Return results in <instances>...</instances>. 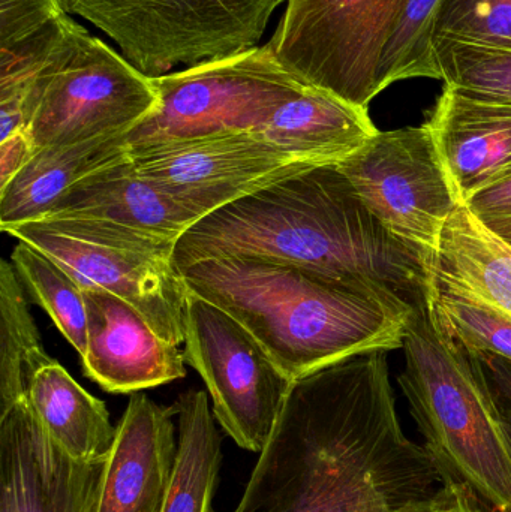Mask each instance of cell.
<instances>
[{"label": "cell", "mask_w": 511, "mask_h": 512, "mask_svg": "<svg viewBox=\"0 0 511 512\" xmlns=\"http://www.w3.org/2000/svg\"><path fill=\"white\" fill-rule=\"evenodd\" d=\"M443 0H407L380 65L381 92L413 78L441 80L435 33Z\"/></svg>", "instance_id": "27"}, {"label": "cell", "mask_w": 511, "mask_h": 512, "mask_svg": "<svg viewBox=\"0 0 511 512\" xmlns=\"http://www.w3.org/2000/svg\"><path fill=\"white\" fill-rule=\"evenodd\" d=\"M11 264L27 294L83 357L87 348V307L77 280L53 258L24 242H18L12 251Z\"/></svg>", "instance_id": "25"}, {"label": "cell", "mask_w": 511, "mask_h": 512, "mask_svg": "<svg viewBox=\"0 0 511 512\" xmlns=\"http://www.w3.org/2000/svg\"><path fill=\"white\" fill-rule=\"evenodd\" d=\"M87 378L113 394H134L186 376L185 352L162 339L122 298L104 289H83Z\"/></svg>", "instance_id": "14"}, {"label": "cell", "mask_w": 511, "mask_h": 512, "mask_svg": "<svg viewBox=\"0 0 511 512\" xmlns=\"http://www.w3.org/2000/svg\"><path fill=\"white\" fill-rule=\"evenodd\" d=\"M387 352L293 382L233 512H420L437 498L450 477L405 435Z\"/></svg>", "instance_id": "1"}, {"label": "cell", "mask_w": 511, "mask_h": 512, "mask_svg": "<svg viewBox=\"0 0 511 512\" xmlns=\"http://www.w3.org/2000/svg\"><path fill=\"white\" fill-rule=\"evenodd\" d=\"M507 177H511V161L506 165V167L503 168V170L500 171V174L495 177V180L492 183L500 182V180L507 179ZM486 188H488V186H486Z\"/></svg>", "instance_id": "37"}, {"label": "cell", "mask_w": 511, "mask_h": 512, "mask_svg": "<svg viewBox=\"0 0 511 512\" xmlns=\"http://www.w3.org/2000/svg\"><path fill=\"white\" fill-rule=\"evenodd\" d=\"M62 265L83 289H104L131 304L150 327L180 346L186 339L189 289L173 255L105 239L65 221L5 231Z\"/></svg>", "instance_id": "11"}, {"label": "cell", "mask_w": 511, "mask_h": 512, "mask_svg": "<svg viewBox=\"0 0 511 512\" xmlns=\"http://www.w3.org/2000/svg\"><path fill=\"white\" fill-rule=\"evenodd\" d=\"M434 48L444 84L511 102V41L437 36Z\"/></svg>", "instance_id": "26"}, {"label": "cell", "mask_w": 511, "mask_h": 512, "mask_svg": "<svg viewBox=\"0 0 511 512\" xmlns=\"http://www.w3.org/2000/svg\"><path fill=\"white\" fill-rule=\"evenodd\" d=\"M432 268L438 291L511 318V245L467 204L447 221Z\"/></svg>", "instance_id": "18"}, {"label": "cell", "mask_w": 511, "mask_h": 512, "mask_svg": "<svg viewBox=\"0 0 511 512\" xmlns=\"http://www.w3.org/2000/svg\"><path fill=\"white\" fill-rule=\"evenodd\" d=\"M144 179L198 218L297 171L317 167L260 132H224L126 147Z\"/></svg>", "instance_id": "12"}, {"label": "cell", "mask_w": 511, "mask_h": 512, "mask_svg": "<svg viewBox=\"0 0 511 512\" xmlns=\"http://www.w3.org/2000/svg\"><path fill=\"white\" fill-rule=\"evenodd\" d=\"M51 219L116 225L174 245L200 221L144 179L126 152L75 183L42 221Z\"/></svg>", "instance_id": "17"}, {"label": "cell", "mask_w": 511, "mask_h": 512, "mask_svg": "<svg viewBox=\"0 0 511 512\" xmlns=\"http://www.w3.org/2000/svg\"><path fill=\"white\" fill-rule=\"evenodd\" d=\"M125 137L36 150L26 167L0 189V230L42 221L75 183L126 152Z\"/></svg>", "instance_id": "21"}, {"label": "cell", "mask_w": 511, "mask_h": 512, "mask_svg": "<svg viewBox=\"0 0 511 512\" xmlns=\"http://www.w3.org/2000/svg\"><path fill=\"white\" fill-rule=\"evenodd\" d=\"M83 30L65 14L30 38L0 48V141L27 131L33 87L65 59Z\"/></svg>", "instance_id": "23"}, {"label": "cell", "mask_w": 511, "mask_h": 512, "mask_svg": "<svg viewBox=\"0 0 511 512\" xmlns=\"http://www.w3.org/2000/svg\"><path fill=\"white\" fill-rule=\"evenodd\" d=\"M183 352L206 384L221 429L243 450L260 454L293 381L237 319L191 291Z\"/></svg>", "instance_id": "9"}, {"label": "cell", "mask_w": 511, "mask_h": 512, "mask_svg": "<svg viewBox=\"0 0 511 512\" xmlns=\"http://www.w3.org/2000/svg\"><path fill=\"white\" fill-rule=\"evenodd\" d=\"M437 36L511 41V0H443Z\"/></svg>", "instance_id": "29"}, {"label": "cell", "mask_w": 511, "mask_h": 512, "mask_svg": "<svg viewBox=\"0 0 511 512\" xmlns=\"http://www.w3.org/2000/svg\"><path fill=\"white\" fill-rule=\"evenodd\" d=\"M267 45L306 86L368 108L381 93L380 65L407 0H285Z\"/></svg>", "instance_id": "7"}, {"label": "cell", "mask_w": 511, "mask_h": 512, "mask_svg": "<svg viewBox=\"0 0 511 512\" xmlns=\"http://www.w3.org/2000/svg\"><path fill=\"white\" fill-rule=\"evenodd\" d=\"M284 0H62L156 78L258 47Z\"/></svg>", "instance_id": "5"}, {"label": "cell", "mask_w": 511, "mask_h": 512, "mask_svg": "<svg viewBox=\"0 0 511 512\" xmlns=\"http://www.w3.org/2000/svg\"><path fill=\"white\" fill-rule=\"evenodd\" d=\"M338 168L392 236L434 258L461 201L428 126L378 131Z\"/></svg>", "instance_id": "10"}, {"label": "cell", "mask_w": 511, "mask_h": 512, "mask_svg": "<svg viewBox=\"0 0 511 512\" xmlns=\"http://www.w3.org/2000/svg\"><path fill=\"white\" fill-rule=\"evenodd\" d=\"M65 14L62 0H0V48L30 38Z\"/></svg>", "instance_id": "30"}, {"label": "cell", "mask_w": 511, "mask_h": 512, "mask_svg": "<svg viewBox=\"0 0 511 512\" xmlns=\"http://www.w3.org/2000/svg\"><path fill=\"white\" fill-rule=\"evenodd\" d=\"M485 224L489 225L495 233L500 234L511 245V218L494 219V221H486Z\"/></svg>", "instance_id": "35"}, {"label": "cell", "mask_w": 511, "mask_h": 512, "mask_svg": "<svg viewBox=\"0 0 511 512\" xmlns=\"http://www.w3.org/2000/svg\"><path fill=\"white\" fill-rule=\"evenodd\" d=\"M461 204L494 182L511 161V102L444 84L428 123Z\"/></svg>", "instance_id": "16"}, {"label": "cell", "mask_w": 511, "mask_h": 512, "mask_svg": "<svg viewBox=\"0 0 511 512\" xmlns=\"http://www.w3.org/2000/svg\"><path fill=\"white\" fill-rule=\"evenodd\" d=\"M192 294L240 322L291 381L404 346L414 315L333 277L255 258L206 259L180 271Z\"/></svg>", "instance_id": "3"}, {"label": "cell", "mask_w": 511, "mask_h": 512, "mask_svg": "<svg viewBox=\"0 0 511 512\" xmlns=\"http://www.w3.org/2000/svg\"><path fill=\"white\" fill-rule=\"evenodd\" d=\"M233 256L315 271L413 313L435 291L434 258L392 236L338 165L297 171L204 216L180 237L173 262L182 271Z\"/></svg>", "instance_id": "2"}, {"label": "cell", "mask_w": 511, "mask_h": 512, "mask_svg": "<svg viewBox=\"0 0 511 512\" xmlns=\"http://www.w3.org/2000/svg\"><path fill=\"white\" fill-rule=\"evenodd\" d=\"M482 364L489 385L503 408L511 411V361L494 354H473Z\"/></svg>", "instance_id": "34"}, {"label": "cell", "mask_w": 511, "mask_h": 512, "mask_svg": "<svg viewBox=\"0 0 511 512\" xmlns=\"http://www.w3.org/2000/svg\"><path fill=\"white\" fill-rule=\"evenodd\" d=\"M465 204L485 222L511 218V177L492 183Z\"/></svg>", "instance_id": "31"}, {"label": "cell", "mask_w": 511, "mask_h": 512, "mask_svg": "<svg viewBox=\"0 0 511 512\" xmlns=\"http://www.w3.org/2000/svg\"><path fill=\"white\" fill-rule=\"evenodd\" d=\"M177 453L161 512H215L213 498L222 463V436L203 390H188L173 405Z\"/></svg>", "instance_id": "22"}, {"label": "cell", "mask_w": 511, "mask_h": 512, "mask_svg": "<svg viewBox=\"0 0 511 512\" xmlns=\"http://www.w3.org/2000/svg\"><path fill=\"white\" fill-rule=\"evenodd\" d=\"M398 376L425 447L452 480L494 512H511V448L503 411L482 364L438 321L414 313Z\"/></svg>", "instance_id": "4"}, {"label": "cell", "mask_w": 511, "mask_h": 512, "mask_svg": "<svg viewBox=\"0 0 511 512\" xmlns=\"http://www.w3.org/2000/svg\"><path fill=\"white\" fill-rule=\"evenodd\" d=\"M35 152L27 131L17 132L0 141V189L5 188L26 167Z\"/></svg>", "instance_id": "33"}, {"label": "cell", "mask_w": 511, "mask_h": 512, "mask_svg": "<svg viewBox=\"0 0 511 512\" xmlns=\"http://www.w3.org/2000/svg\"><path fill=\"white\" fill-rule=\"evenodd\" d=\"M257 132L311 164L338 165L374 137L378 129L368 108L308 87L285 102Z\"/></svg>", "instance_id": "19"}, {"label": "cell", "mask_w": 511, "mask_h": 512, "mask_svg": "<svg viewBox=\"0 0 511 512\" xmlns=\"http://www.w3.org/2000/svg\"><path fill=\"white\" fill-rule=\"evenodd\" d=\"M161 105L125 137L126 147L224 132L260 131L285 102L308 87L269 45L156 77Z\"/></svg>", "instance_id": "6"}, {"label": "cell", "mask_w": 511, "mask_h": 512, "mask_svg": "<svg viewBox=\"0 0 511 512\" xmlns=\"http://www.w3.org/2000/svg\"><path fill=\"white\" fill-rule=\"evenodd\" d=\"M159 105L155 78L84 29L65 59L33 87L27 134L35 150L120 137Z\"/></svg>", "instance_id": "8"}, {"label": "cell", "mask_w": 511, "mask_h": 512, "mask_svg": "<svg viewBox=\"0 0 511 512\" xmlns=\"http://www.w3.org/2000/svg\"><path fill=\"white\" fill-rule=\"evenodd\" d=\"M26 397L57 447L80 462L105 463L117 432L110 412L56 360L33 373Z\"/></svg>", "instance_id": "20"}, {"label": "cell", "mask_w": 511, "mask_h": 512, "mask_svg": "<svg viewBox=\"0 0 511 512\" xmlns=\"http://www.w3.org/2000/svg\"><path fill=\"white\" fill-rule=\"evenodd\" d=\"M444 328L471 354H494L511 361V318L497 310L443 294L435 286L429 300Z\"/></svg>", "instance_id": "28"}, {"label": "cell", "mask_w": 511, "mask_h": 512, "mask_svg": "<svg viewBox=\"0 0 511 512\" xmlns=\"http://www.w3.org/2000/svg\"><path fill=\"white\" fill-rule=\"evenodd\" d=\"M501 411H503L504 427H506L507 438H509L511 448V411L503 408V406H501Z\"/></svg>", "instance_id": "36"}, {"label": "cell", "mask_w": 511, "mask_h": 512, "mask_svg": "<svg viewBox=\"0 0 511 512\" xmlns=\"http://www.w3.org/2000/svg\"><path fill=\"white\" fill-rule=\"evenodd\" d=\"M102 472L57 447L27 397L0 409V512H95Z\"/></svg>", "instance_id": "13"}, {"label": "cell", "mask_w": 511, "mask_h": 512, "mask_svg": "<svg viewBox=\"0 0 511 512\" xmlns=\"http://www.w3.org/2000/svg\"><path fill=\"white\" fill-rule=\"evenodd\" d=\"M420 512H494L470 487L447 478L437 498Z\"/></svg>", "instance_id": "32"}, {"label": "cell", "mask_w": 511, "mask_h": 512, "mask_svg": "<svg viewBox=\"0 0 511 512\" xmlns=\"http://www.w3.org/2000/svg\"><path fill=\"white\" fill-rule=\"evenodd\" d=\"M173 406L131 394L116 429L95 512H161L177 453Z\"/></svg>", "instance_id": "15"}, {"label": "cell", "mask_w": 511, "mask_h": 512, "mask_svg": "<svg viewBox=\"0 0 511 512\" xmlns=\"http://www.w3.org/2000/svg\"><path fill=\"white\" fill-rule=\"evenodd\" d=\"M11 261L0 264V409L27 394L33 373L50 363Z\"/></svg>", "instance_id": "24"}]
</instances>
